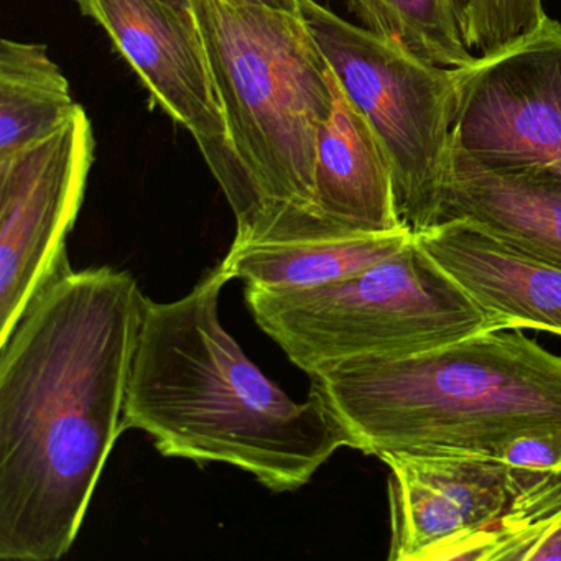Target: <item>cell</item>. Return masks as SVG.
Here are the masks:
<instances>
[{
  "instance_id": "6da1fadb",
  "label": "cell",
  "mask_w": 561,
  "mask_h": 561,
  "mask_svg": "<svg viewBox=\"0 0 561 561\" xmlns=\"http://www.w3.org/2000/svg\"><path fill=\"white\" fill-rule=\"evenodd\" d=\"M144 297L129 272H58L0 343V558L73 547L124 432Z\"/></svg>"
},
{
  "instance_id": "7a4b0ae2",
  "label": "cell",
  "mask_w": 561,
  "mask_h": 561,
  "mask_svg": "<svg viewBox=\"0 0 561 561\" xmlns=\"http://www.w3.org/2000/svg\"><path fill=\"white\" fill-rule=\"evenodd\" d=\"M221 264L185 297L146 300L124 405L167 458L225 462L274 492L304 488L350 436L321 397L295 402L222 327Z\"/></svg>"
},
{
  "instance_id": "3957f363",
  "label": "cell",
  "mask_w": 561,
  "mask_h": 561,
  "mask_svg": "<svg viewBox=\"0 0 561 561\" xmlns=\"http://www.w3.org/2000/svg\"><path fill=\"white\" fill-rule=\"evenodd\" d=\"M310 390L366 455H461L499 461L515 439L561 430V357L518 328L407 356L341 360Z\"/></svg>"
},
{
  "instance_id": "277c9868",
  "label": "cell",
  "mask_w": 561,
  "mask_h": 561,
  "mask_svg": "<svg viewBox=\"0 0 561 561\" xmlns=\"http://www.w3.org/2000/svg\"><path fill=\"white\" fill-rule=\"evenodd\" d=\"M190 5L226 124L225 149L205 160L234 213L232 245L257 244L310 208L331 71L304 15L236 0Z\"/></svg>"
},
{
  "instance_id": "5b68a950",
  "label": "cell",
  "mask_w": 561,
  "mask_h": 561,
  "mask_svg": "<svg viewBox=\"0 0 561 561\" xmlns=\"http://www.w3.org/2000/svg\"><path fill=\"white\" fill-rule=\"evenodd\" d=\"M255 323L307 374L366 356H407L504 330L419 244L307 290L245 285Z\"/></svg>"
},
{
  "instance_id": "8992f818",
  "label": "cell",
  "mask_w": 561,
  "mask_h": 561,
  "mask_svg": "<svg viewBox=\"0 0 561 561\" xmlns=\"http://www.w3.org/2000/svg\"><path fill=\"white\" fill-rule=\"evenodd\" d=\"M301 15L331 73L386 150L403 226L413 234L432 228L451 156V70L314 0H301Z\"/></svg>"
},
{
  "instance_id": "52a82bcc",
  "label": "cell",
  "mask_w": 561,
  "mask_h": 561,
  "mask_svg": "<svg viewBox=\"0 0 561 561\" xmlns=\"http://www.w3.org/2000/svg\"><path fill=\"white\" fill-rule=\"evenodd\" d=\"M93 162V124L83 107L44 139L0 159V343L35 295L70 265L67 239Z\"/></svg>"
},
{
  "instance_id": "ba28073f",
  "label": "cell",
  "mask_w": 561,
  "mask_h": 561,
  "mask_svg": "<svg viewBox=\"0 0 561 561\" xmlns=\"http://www.w3.org/2000/svg\"><path fill=\"white\" fill-rule=\"evenodd\" d=\"M451 150L485 167L561 169V24L453 68Z\"/></svg>"
},
{
  "instance_id": "9c48e42d",
  "label": "cell",
  "mask_w": 561,
  "mask_h": 561,
  "mask_svg": "<svg viewBox=\"0 0 561 561\" xmlns=\"http://www.w3.org/2000/svg\"><path fill=\"white\" fill-rule=\"evenodd\" d=\"M390 561H472L545 478L494 459L389 453Z\"/></svg>"
},
{
  "instance_id": "30bf717a",
  "label": "cell",
  "mask_w": 561,
  "mask_h": 561,
  "mask_svg": "<svg viewBox=\"0 0 561 561\" xmlns=\"http://www.w3.org/2000/svg\"><path fill=\"white\" fill-rule=\"evenodd\" d=\"M104 28L156 103L198 144L203 157L226 146V124L193 12L167 0H75Z\"/></svg>"
},
{
  "instance_id": "8fae6325",
  "label": "cell",
  "mask_w": 561,
  "mask_h": 561,
  "mask_svg": "<svg viewBox=\"0 0 561 561\" xmlns=\"http://www.w3.org/2000/svg\"><path fill=\"white\" fill-rule=\"evenodd\" d=\"M433 261L504 328L561 336V267L465 219L415 234Z\"/></svg>"
},
{
  "instance_id": "7c38bea8",
  "label": "cell",
  "mask_w": 561,
  "mask_h": 561,
  "mask_svg": "<svg viewBox=\"0 0 561 561\" xmlns=\"http://www.w3.org/2000/svg\"><path fill=\"white\" fill-rule=\"evenodd\" d=\"M331 87L333 111L318 134L308 213L341 236L407 228L397 209L392 169L379 137L333 73Z\"/></svg>"
},
{
  "instance_id": "4fadbf2b",
  "label": "cell",
  "mask_w": 561,
  "mask_h": 561,
  "mask_svg": "<svg viewBox=\"0 0 561 561\" xmlns=\"http://www.w3.org/2000/svg\"><path fill=\"white\" fill-rule=\"evenodd\" d=\"M455 219L561 267V169L485 167L451 150L436 225Z\"/></svg>"
},
{
  "instance_id": "5bb4252c",
  "label": "cell",
  "mask_w": 561,
  "mask_h": 561,
  "mask_svg": "<svg viewBox=\"0 0 561 561\" xmlns=\"http://www.w3.org/2000/svg\"><path fill=\"white\" fill-rule=\"evenodd\" d=\"M403 228L317 241L231 245L221 262L226 274L264 290H307L343 280L396 254L412 239Z\"/></svg>"
},
{
  "instance_id": "9a60e30c",
  "label": "cell",
  "mask_w": 561,
  "mask_h": 561,
  "mask_svg": "<svg viewBox=\"0 0 561 561\" xmlns=\"http://www.w3.org/2000/svg\"><path fill=\"white\" fill-rule=\"evenodd\" d=\"M70 83L47 47L0 44V159L25 149L64 126L80 111Z\"/></svg>"
},
{
  "instance_id": "2e32d148",
  "label": "cell",
  "mask_w": 561,
  "mask_h": 561,
  "mask_svg": "<svg viewBox=\"0 0 561 561\" xmlns=\"http://www.w3.org/2000/svg\"><path fill=\"white\" fill-rule=\"evenodd\" d=\"M547 19L541 0H465L462 34L472 54H494L534 32Z\"/></svg>"
},
{
  "instance_id": "e0dca14e",
  "label": "cell",
  "mask_w": 561,
  "mask_h": 561,
  "mask_svg": "<svg viewBox=\"0 0 561 561\" xmlns=\"http://www.w3.org/2000/svg\"><path fill=\"white\" fill-rule=\"evenodd\" d=\"M499 461L525 471L561 474V430L515 439L505 448Z\"/></svg>"
},
{
  "instance_id": "ac0fdd59",
  "label": "cell",
  "mask_w": 561,
  "mask_h": 561,
  "mask_svg": "<svg viewBox=\"0 0 561 561\" xmlns=\"http://www.w3.org/2000/svg\"><path fill=\"white\" fill-rule=\"evenodd\" d=\"M236 2H244V4L261 5V8L301 15V0H236Z\"/></svg>"
},
{
  "instance_id": "d6986e66",
  "label": "cell",
  "mask_w": 561,
  "mask_h": 561,
  "mask_svg": "<svg viewBox=\"0 0 561 561\" xmlns=\"http://www.w3.org/2000/svg\"><path fill=\"white\" fill-rule=\"evenodd\" d=\"M169 4H172L173 8L180 9L183 12H192V5H190V0H167Z\"/></svg>"
},
{
  "instance_id": "ffe728a7",
  "label": "cell",
  "mask_w": 561,
  "mask_h": 561,
  "mask_svg": "<svg viewBox=\"0 0 561 561\" xmlns=\"http://www.w3.org/2000/svg\"><path fill=\"white\" fill-rule=\"evenodd\" d=\"M351 2H353L354 5H356L357 12H360L363 11L364 8H366L367 2H369V0H351Z\"/></svg>"
},
{
  "instance_id": "44dd1931",
  "label": "cell",
  "mask_w": 561,
  "mask_h": 561,
  "mask_svg": "<svg viewBox=\"0 0 561 561\" xmlns=\"http://www.w3.org/2000/svg\"><path fill=\"white\" fill-rule=\"evenodd\" d=\"M462 2H465V0H459V5H461V4H462Z\"/></svg>"
}]
</instances>
